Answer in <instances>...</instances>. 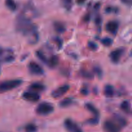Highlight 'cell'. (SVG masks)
<instances>
[{
  "instance_id": "7402d4cb",
  "label": "cell",
  "mask_w": 132,
  "mask_h": 132,
  "mask_svg": "<svg viewBox=\"0 0 132 132\" xmlns=\"http://www.w3.org/2000/svg\"><path fill=\"white\" fill-rule=\"evenodd\" d=\"M81 75L82 76V77H85L86 79H92L94 77L92 73H91L90 72H89L87 70H82L81 72Z\"/></svg>"
},
{
  "instance_id": "7a4b0ae2",
  "label": "cell",
  "mask_w": 132,
  "mask_h": 132,
  "mask_svg": "<svg viewBox=\"0 0 132 132\" xmlns=\"http://www.w3.org/2000/svg\"><path fill=\"white\" fill-rule=\"evenodd\" d=\"M126 125V121L122 117L116 116L113 120L104 122L103 128L105 132H120L121 128Z\"/></svg>"
},
{
  "instance_id": "f546056e",
  "label": "cell",
  "mask_w": 132,
  "mask_h": 132,
  "mask_svg": "<svg viewBox=\"0 0 132 132\" xmlns=\"http://www.w3.org/2000/svg\"><path fill=\"white\" fill-rule=\"evenodd\" d=\"M95 22H96L97 24H100L101 22V18H97L96 19V21H95Z\"/></svg>"
},
{
  "instance_id": "8fae6325",
  "label": "cell",
  "mask_w": 132,
  "mask_h": 132,
  "mask_svg": "<svg viewBox=\"0 0 132 132\" xmlns=\"http://www.w3.org/2000/svg\"><path fill=\"white\" fill-rule=\"evenodd\" d=\"M45 86L43 85H42V84L39 83V82H35V83L32 84L30 86V89L32 92H35L43 91L45 90Z\"/></svg>"
},
{
  "instance_id": "4316f807",
  "label": "cell",
  "mask_w": 132,
  "mask_h": 132,
  "mask_svg": "<svg viewBox=\"0 0 132 132\" xmlns=\"http://www.w3.org/2000/svg\"><path fill=\"white\" fill-rule=\"evenodd\" d=\"M55 41H56L57 44L59 48H61V46H62V45H63V42H62V40L60 38H59V37H56V38H55Z\"/></svg>"
},
{
  "instance_id": "277c9868",
  "label": "cell",
  "mask_w": 132,
  "mask_h": 132,
  "mask_svg": "<svg viewBox=\"0 0 132 132\" xmlns=\"http://www.w3.org/2000/svg\"><path fill=\"white\" fill-rule=\"evenodd\" d=\"M54 106L48 103H42L37 106L36 112L39 116H47L54 112Z\"/></svg>"
},
{
  "instance_id": "8992f818",
  "label": "cell",
  "mask_w": 132,
  "mask_h": 132,
  "mask_svg": "<svg viewBox=\"0 0 132 132\" xmlns=\"http://www.w3.org/2000/svg\"><path fill=\"white\" fill-rule=\"evenodd\" d=\"M28 69L34 75H40L43 74L44 70L42 67L35 62H30L28 64Z\"/></svg>"
},
{
  "instance_id": "7c38bea8",
  "label": "cell",
  "mask_w": 132,
  "mask_h": 132,
  "mask_svg": "<svg viewBox=\"0 0 132 132\" xmlns=\"http://www.w3.org/2000/svg\"><path fill=\"white\" fill-rule=\"evenodd\" d=\"M104 94L107 97H112L114 94V90L113 86L110 85H106L104 89Z\"/></svg>"
},
{
  "instance_id": "4fadbf2b",
  "label": "cell",
  "mask_w": 132,
  "mask_h": 132,
  "mask_svg": "<svg viewBox=\"0 0 132 132\" xmlns=\"http://www.w3.org/2000/svg\"><path fill=\"white\" fill-rule=\"evenodd\" d=\"M85 106H86V109H87L89 112H90L92 113H93V114L94 115L95 117H99V111H98V110L97 109L94 105H92V104H90V103H87V104H86Z\"/></svg>"
},
{
  "instance_id": "52a82bcc",
  "label": "cell",
  "mask_w": 132,
  "mask_h": 132,
  "mask_svg": "<svg viewBox=\"0 0 132 132\" xmlns=\"http://www.w3.org/2000/svg\"><path fill=\"white\" fill-rule=\"evenodd\" d=\"M70 89V86L68 85H64L63 86H60L58 88H57L56 90H55L54 91H53V92L52 93V96L54 98H59L60 97L63 96V95L66 94L67 92L68 91V90Z\"/></svg>"
},
{
  "instance_id": "ac0fdd59",
  "label": "cell",
  "mask_w": 132,
  "mask_h": 132,
  "mask_svg": "<svg viewBox=\"0 0 132 132\" xmlns=\"http://www.w3.org/2000/svg\"><path fill=\"white\" fill-rule=\"evenodd\" d=\"M121 108L125 112L127 113H130V103L128 101H125L122 102L121 104Z\"/></svg>"
},
{
  "instance_id": "3957f363",
  "label": "cell",
  "mask_w": 132,
  "mask_h": 132,
  "mask_svg": "<svg viewBox=\"0 0 132 132\" xmlns=\"http://www.w3.org/2000/svg\"><path fill=\"white\" fill-rule=\"evenodd\" d=\"M22 82L23 81L20 79H14L3 81L0 83V93L6 92L12 89L15 88L20 86Z\"/></svg>"
},
{
  "instance_id": "d6986e66",
  "label": "cell",
  "mask_w": 132,
  "mask_h": 132,
  "mask_svg": "<svg viewBox=\"0 0 132 132\" xmlns=\"http://www.w3.org/2000/svg\"><path fill=\"white\" fill-rule=\"evenodd\" d=\"M24 131L25 132H37V128L34 124L30 123L24 127Z\"/></svg>"
},
{
  "instance_id": "f1b7e54d",
  "label": "cell",
  "mask_w": 132,
  "mask_h": 132,
  "mask_svg": "<svg viewBox=\"0 0 132 132\" xmlns=\"http://www.w3.org/2000/svg\"><path fill=\"white\" fill-rule=\"evenodd\" d=\"M81 93L82 94V95H87L88 93V90L86 88H82V89H81Z\"/></svg>"
},
{
  "instance_id": "cb8c5ba5",
  "label": "cell",
  "mask_w": 132,
  "mask_h": 132,
  "mask_svg": "<svg viewBox=\"0 0 132 132\" xmlns=\"http://www.w3.org/2000/svg\"><path fill=\"white\" fill-rule=\"evenodd\" d=\"M99 117H94V118L88 120V121H86V122H87L88 124H89V125H97V124L99 123Z\"/></svg>"
},
{
  "instance_id": "9a60e30c",
  "label": "cell",
  "mask_w": 132,
  "mask_h": 132,
  "mask_svg": "<svg viewBox=\"0 0 132 132\" xmlns=\"http://www.w3.org/2000/svg\"><path fill=\"white\" fill-rule=\"evenodd\" d=\"M54 26L55 31L57 32L58 33H63L66 30L65 26L60 22H55V23H54Z\"/></svg>"
},
{
  "instance_id": "83f0119b",
  "label": "cell",
  "mask_w": 132,
  "mask_h": 132,
  "mask_svg": "<svg viewBox=\"0 0 132 132\" xmlns=\"http://www.w3.org/2000/svg\"><path fill=\"white\" fill-rule=\"evenodd\" d=\"M121 2L122 3L125 4L126 5H128V6H131L132 3V0H121Z\"/></svg>"
},
{
  "instance_id": "ba28073f",
  "label": "cell",
  "mask_w": 132,
  "mask_h": 132,
  "mask_svg": "<svg viewBox=\"0 0 132 132\" xmlns=\"http://www.w3.org/2000/svg\"><path fill=\"white\" fill-rule=\"evenodd\" d=\"M124 53V49L121 48H117L116 50H113V52L110 54V57L113 63H117L119 61L121 56Z\"/></svg>"
},
{
  "instance_id": "e0dca14e",
  "label": "cell",
  "mask_w": 132,
  "mask_h": 132,
  "mask_svg": "<svg viewBox=\"0 0 132 132\" xmlns=\"http://www.w3.org/2000/svg\"><path fill=\"white\" fill-rule=\"evenodd\" d=\"M5 5L7 6L8 9L9 10H12V11H15L16 10V4H15V1L14 0H6L5 1Z\"/></svg>"
},
{
  "instance_id": "9c48e42d",
  "label": "cell",
  "mask_w": 132,
  "mask_h": 132,
  "mask_svg": "<svg viewBox=\"0 0 132 132\" xmlns=\"http://www.w3.org/2000/svg\"><path fill=\"white\" fill-rule=\"evenodd\" d=\"M23 97L28 101L37 102L39 100L40 95L35 92H27L23 94Z\"/></svg>"
},
{
  "instance_id": "ffe728a7",
  "label": "cell",
  "mask_w": 132,
  "mask_h": 132,
  "mask_svg": "<svg viewBox=\"0 0 132 132\" xmlns=\"http://www.w3.org/2000/svg\"><path fill=\"white\" fill-rule=\"evenodd\" d=\"M101 42L104 46H110L113 43V40H112V39L110 38V37H104V38L102 39Z\"/></svg>"
},
{
  "instance_id": "30bf717a",
  "label": "cell",
  "mask_w": 132,
  "mask_h": 132,
  "mask_svg": "<svg viewBox=\"0 0 132 132\" xmlns=\"http://www.w3.org/2000/svg\"><path fill=\"white\" fill-rule=\"evenodd\" d=\"M119 28V24L116 21H111L108 22L106 26V29L110 33L112 34H116Z\"/></svg>"
},
{
  "instance_id": "44dd1931",
  "label": "cell",
  "mask_w": 132,
  "mask_h": 132,
  "mask_svg": "<svg viewBox=\"0 0 132 132\" xmlns=\"http://www.w3.org/2000/svg\"><path fill=\"white\" fill-rule=\"evenodd\" d=\"M63 6L67 10L71 9L72 6V0H61Z\"/></svg>"
},
{
  "instance_id": "6da1fadb",
  "label": "cell",
  "mask_w": 132,
  "mask_h": 132,
  "mask_svg": "<svg viewBox=\"0 0 132 132\" xmlns=\"http://www.w3.org/2000/svg\"><path fill=\"white\" fill-rule=\"evenodd\" d=\"M16 29L24 36L29 37L31 43H35L38 40V33L36 25L24 15H20L16 19Z\"/></svg>"
},
{
  "instance_id": "603a6c76",
  "label": "cell",
  "mask_w": 132,
  "mask_h": 132,
  "mask_svg": "<svg viewBox=\"0 0 132 132\" xmlns=\"http://www.w3.org/2000/svg\"><path fill=\"white\" fill-rule=\"evenodd\" d=\"M36 54H37V57H38L41 61H43V63H47V59H46V57H45V55H44L43 53L41 52V51H38L37 52Z\"/></svg>"
},
{
  "instance_id": "5bb4252c",
  "label": "cell",
  "mask_w": 132,
  "mask_h": 132,
  "mask_svg": "<svg viewBox=\"0 0 132 132\" xmlns=\"http://www.w3.org/2000/svg\"><path fill=\"white\" fill-rule=\"evenodd\" d=\"M58 63H59V58L57 55H53L50 58L48 61H47L48 64L51 68H54V67H56Z\"/></svg>"
},
{
  "instance_id": "d4e9b609",
  "label": "cell",
  "mask_w": 132,
  "mask_h": 132,
  "mask_svg": "<svg viewBox=\"0 0 132 132\" xmlns=\"http://www.w3.org/2000/svg\"><path fill=\"white\" fill-rule=\"evenodd\" d=\"M94 71L99 78L102 77V76H103V71H102L101 68L100 67H95V68H94Z\"/></svg>"
},
{
  "instance_id": "2e32d148",
  "label": "cell",
  "mask_w": 132,
  "mask_h": 132,
  "mask_svg": "<svg viewBox=\"0 0 132 132\" xmlns=\"http://www.w3.org/2000/svg\"><path fill=\"white\" fill-rule=\"evenodd\" d=\"M72 103H73V99L72 98H65L60 102L59 106L62 108H65L69 106Z\"/></svg>"
},
{
  "instance_id": "484cf974",
  "label": "cell",
  "mask_w": 132,
  "mask_h": 132,
  "mask_svg": "<svg viewBox=\"0 0 132 132\" xmlns=\"http://www.w3.org/2000/svg\"><path fill=\"white\" fill-rule=\"evenodd\" d=\"M88 47L92 50H96L98 48L97 45L95 43L93 42V41H90V42L88 43Z\"/></svg>"
},
{
  "instance_id": "5b68a950",
  "label": "cell",
  "mask_w": 132,
  "mask_h": 132,
  "mask_svg": "<svg viewBox=\"0 0 132 132\" xmlns=\"http://www.w3.org/2000/svg\"><path fill=\"white\" fill-rule=\"evenodd\" d=\"M64 127L68 132H83L82 129L72 120L67 119L64 121Z\"/></svg>"
}]
</instances>
